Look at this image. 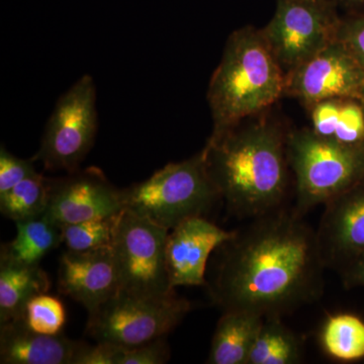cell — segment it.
I'll return each mask as SVG.
<instances>
[{
	"instance_id": "4fadbf2b",
	"label": "cell",
	"mask_w": 364,
	"mask_h": 364,
	"mask_svg": "<svg viewBox=\"0 0 364 364\" xmlns=\"http://www.w3.org/2000/svg\"><path fill=\"white\" fill-rule=\"evenodd\" d=\"M324 205L318 247L326 267L340 272L364 252V177Z\"/></svg>"
},
{
	"instance_id": "8fae6325",
	"label": "cell",
	"mask_w": 364,
	"mask_h": 364,
	"mask_svg": "<svg viewBox=\"0 0 364 364\" xmlns=\"http://www.w3.org/2000/svg\"><path fill=\"white\" fill-rule=\"evenodd\" d=\"M124 208L123 189H117L97 167L49 178L45 214L60 227L114 217Z\"/></svg>"
},
{
	"instance_id": "7a4b0ae2",
	"label": "cell",
	"mask_w": 364,
	"mask_h": 364,
	"mask_svg": "<svg viewBox=\"0 0 364 364\" xmlns=\"http://www.w3.org/2000/svg\"><path fill=\"white\" fill-rule=\"evenodd\" d=\"M248 119L208 139L203 152L228 210L252 220L284 207L289 188V133L267 117Z\"/></svg>"
},
{
	"instance_id": "cb8c5ba5",
	"label": "cell",
	"mask_w": 364,
	"mask_h": 364,
	"mask_svg": "<svg viewBox=\"0 0 364 364\" xmlns=\"http://www.w3.org/2000/svg\"><path fill=\"white\" fill-rule=\"evenodd\" d=\"M23 320L33 331L44 335L62 333L66 321L65 309L60 299L42 294L28 301Z\"/></svg>"
},
{
	"instance_id": "603a6c76",
	"label": "cell",
	"mask_w": 364,
	"mask_h": 364,
	"mask_svg": "<svg viewBox=\"0 0 364 364\" xmlns=\"http://www.w3.org/2000/svg\"><path fill=\"white\" fill-rule=\"evenodd\" d=\"M117 215L65 225L61 227L62 242L67 250L74 252L109 247L114 239Z\"/></svg>"
},
{
	"instance_id": "f1b7e54d",
	"label": "cell",
	"mask_w": 364,
	"mask_h": 364,
	"mask_svg": "<svg viewBox=\"0 0 364 364\" xmlns=\"http://www.w3.org/2000/svg\"><path fill=\"white\" fill-rule=\"evenodd\" d=\"M340 274L347 289L364 287V252L344 267Z\"/></svg>"
},
{
	"instance_id": "ba28073f",
	"label": "cell",
	"mask_w": 364,
	"mask_h": 364,
	"mask_svg": "<svg viewBox=\"0 0 364 364\" xmlns=\"http://www.w3.org/2000/svg\"><path fill=\"white\" fill-rule=\"evenodd\" d=\"M336 6L334 0H277L261 30L286 75L337 40Z\"/></svg>"
},
{
	"instance_id": "4dcf8cb0",
	"label": "cell",
	"mask_w": 364,
	"mask_h": 364,
	"mask_svg": "<svg viewBox=\"0 0 364 364\" xmlns=\"http://www.w3.org/2000/svg\"><path fill=\"white\" fill-rule=\"evenodd\" d=\"M361 102H363V107H364V90L363 93V97H361Z\"/></svg>"
},
{
	"instance_id": "7402d4cb",
	"label": "cell",
	"mask_w": 364,
	"mask_h": 364,
	"mask_svg": "<svg viewBox=\"0 0 364 364\" xmlns=\"http://www.w3.org/2000/svg\"><path fill=\"white\" fill-rule=\"evenodd\" d=\"M49 200V178L38 172L0 195V212L14 223L45 214Z\"/></svg>"
},
{
	"instance_id": "6da1fadb",
	"label": "cell",
	"mask_w": 364,
	"mask_h": 364,
	"mask_svg": "<svg viewBox=\"0 0 364 364\" xmlns=\"http://www.w3.org/2000/svg\"><path fill=\"white\" fill-rule=\"evenodd\" d=\"M219 248L210 289L224 312L282 317L322 296L326 265L317 233L294 208L252 219Z\"/></svg>"
},
{
	"instance_id": "d4e9b609",
	"label": "cell",
	"mask_w": 364,
	"mask_h": 364,
	"mask_svg": "<svg viewBox=\"0 0 364 364\" xmlns=\"http://www.w3.org/2000/svg\"><path fill=\"white\" fill-rule=\"evenodd\" d=\"M35 160L21 159L11 154L4 146L0 149V195H4L16 184L37 174Z\"/></svg>"
},
{
	"instance_id": "d6986e66",
	"label": "cell",
	"mask_w": 364,
	"mask_h": 364,
	"mask_svg": "<svg viewBox=\"0 0 364 364\" xmlns=\"http://www.w3.org/2000/svg\"><path fill=\"white\" fill-rule=\"evenodd\" d=\"M16 225V238L1 246L0 259L38 267L43 258L63 243L62 228L46 214Z\"/></svg>"
},
{
	"instance_id": "484cf974",
	"label": "cell",
	"mask_w": 364,
	"mask_h": 364,
	"mask_svg": "<svg viewBox=\"0 0 364 364\" xmlns=\"http://www.w3.org/2000/svg\"><path fill=\"white\" fill-rule=\"evenodd\" d=\"M170 351L164 337L136 345L124 347L119 364H163L168 363Z\"/></svg>"
},
{
	"instance_id": "30bf717a",
	"label": "cell",
	"mask_w": 364,
	"mask_h": 364,
	"mask_svg": "<svg viewBox=\"0 0 364 364\" xmlns=\"http://www.w3.org/2000/svg\"><path fill=\"white\" fill-rule=\"evenodd\" d=\"M364 69L340 41L286 75L284 97L304 107L334 97H363Z\"/></svg>"
},
{
	"instance_id": "52a82bcc",
	"label": "cell",
	"mask_w": 364,
	"mask_h": 364,
	"mask_svg": "<svg viewBox=\"0 0 364 364\" xmlns=\"http://www.w3.org/2000/svg\"><path fill=\"white\" fill-rule=\"evenodd\" d=\"M97 132V87L85 74L59 98L33 159L51 171H76L92 148Z\"/></svg>"
},
{
	"instance_id": "ffe728a7",
	"label": "cell",
	"mask_w": 364,
	"mask_h": 364,
	"mask_svg": "<svg viewBox=\"0 0 364 364\" xmlns=\"http://www.w3.org/2000/svg\"><path fill=\"white\" fill-rule=\"evenodd\" d=\"M301 339L282 323L279 316H268L262 324L247 364H296L303 360Z\"/></svg>"
},
{
	"instance_id": "e0dca14e",
	"label": "cell",
	"mask_w": 364,
	"mask_h": 364,
	"mask_svg": "<svg viewBox=\"0 0 364 364\" xmlns=\"http://www.w3.org/2000/svg\"><path fill=\"white\" fill-rule=\"evenodd\" d=\"M249 311H226L218 322L207 363L247 364L249 354L263 322Z\"/></svg>"
},
{
	"instance_id": "9c48e42d",
	"label": "cell",
	"mask_w": 364,
	"mask_h": 364,
	"mask_svg": "<svg viewBox=\"0 0 364 364\" xmlns=\"http://www.w3.org/2000/svg\"><path fill=\"white\" fill-rule=\"evenodd\" d=\"M169 230L124 208L117 218L112 248L121 287L129 293L166 296L174 293L166 268Z\"/></svg>"
},
{
	"instance_id": "5bb4252c",
	"label": "cell",
	"mask_w": 364,
	"mask_h": 364,
	"mask_svg": "<svg viewBox=\"0 0 364 364\" xmlns=\"http://www.w3.org/2000/svg\"><path fill=\"white\" fill-rule=\"evenodd\" d=\"M121 279L112 246L74 252L60 258L58 291L93 314L121 291Z\"/></svg>"
},
{
	"instance_id": "83f0119b",
	"label": "cell",
	"mask_w": 364,
	"mask_h": 364,
	"mask_svg": "<svg viewBox=\"0 0 364 364\" xmlns=\"http://www.w3.org/2000/svg\"><path fill=\"white\" fill-rule=\"evenodd\" d=\"M123 351L124 346L109 342H97L93 346L81 342L73 364H119Z\"/></svg>"
},
{
	"instance_id": "7c38bea8",
	"label": "cell",
	"mask_w": 364,
	"mask_h": 364,
	"mask_svg": "<svg viewBox=\"0 0 364 364\" xmlns=\"http://www.w3.org/2000/svg\"><path fill=\"white\" fill-rule=\"evenodd\" d=\"M236 234L203 217L189 218L170 230L165 257L171 289L208 286L205 270L210 254Z\"/></svg>"
},
{
	"instance_id": "4316f807",
	"label": "cell",
	"mask_w": 364,
	"mask_h": 364,
	"mask_svg": "<svg viewBox=\"0 0 364 364\" xmlns=\"http://www.w3.org/2000/svg\"><path fill=\"white\" fill-rule=\"evenodd\" d=\"M337 40L345 46L364 69V11L341 20Z\"/></svg>"
},
{
	"instance_id": "2e32d148",
	"label": "cell",
	"mask_w": 364,
	"mask_h": 364,
	"mask_svg": "<svg viewBox=\"0 0 364 364\" xmlns=\"http://www.w3.org/2000/svg\"><path fill=\"white\" fill-rule=\"evenodd\" d=\"M309 128L326 140L364 148V107L360 98L334 97L306 107Z\"/></svg>"
},
{
	"instance_id": "ac0fdd59",
	"label": "cell",
	"mask_w": 364,
	"mask_h": 364,
	"mask_svg": "<svg viewBox=\"0 0 364 364\" xmlns=\"http://www.w3.org/2000/svg\"><path fill=\"white\" fill-rule=\"evenodd\" d=\"M40 267L0 259V324L23 318L28 301L49 289Z\"/></svg>"
},
{
	"instance_id": "277c9868",
	"label": "cell",
	"mask_w": 364,
	"mask_h": 364,
	"mask_svg": "<svg viewBox=\"0 0 364 364\" xmlns=\"http://www.w3.org/2000/svg\"><path fill=\"white\" fill-rule=\"evenodd\" d=\"M123 198L124 208L170 231L189 218L203 217L221 196L202 150L123 189Z\"/></svg>"
},
{
	"instance_id": "3957f363",
	"label": "cell",
	"mask_w": 364,
	"mask_h": 364,
	"mask_svg": "<svg viewBox=\"0 0 364 364\" xmlns=\"http://www.w3.org/2000/svg\"><path fill=\"white\" fill-rule=\"evenodd\" d=\"M284 88L286 73L262 30L247 26L235 31L208 88L213 119L210 139L264 112L284 97Z\"/></svg>"
},
{
	"instance_id": "8992f818",
	"label": "cell",
	"mask_w": 364,
	"mask_h": 364,
	"mask_svg": "<svg viewBox=\"0 0 364 364\" xmlns=\"http://www.w3.org/2000/svg\"><path fill=\"white\" fill-rule=\"evenodd\" d=\"M174 293L147 296L121 291L88 315L86 333L97 342L132 347L166 336L191 311Z\"/></svg>"
},
{
	"instance_id": "f546056e",
	"label": "cell",
	"mask_w": 364,
	"mask_h": 364,
	"mask_svg": "<svg viewBox=\"0 0 364 364\" xmlns=\"http://www.w3.org/2000/svg\"><path fill=\"white\" fill-rule=\"evenodd\" d=\"M335 4L359 13L364 11V0H334Z\"/></svg>"
},
{
	"instance_id": "5b68a950",
	"label": "cell",
	"mask_w": 364,
	"mask_h": 364,
	"mask_svg": "<svg viewBox=\"0 0 364 364\" xmlns=\"http://www.w3.org/2000/svg\"><path fill=\"white\" fill-rule=\"evenodd\" d=\"M287 158L294 176V210L326 205L364 177V148L326 140L310 128L289 132Z\"/></svg>"
},
{
	"instance_id": "44dd1931",
	"label": "cell",
	"mask_w": 364,
	"mask_h": 364,
	"mask_svg": "<svg viewBox=\"0 0 364 364\" xmlns=\"http://www.w3.org/2000/svg\"><path fill=\"white\" fill-rule=\"evenodd\" d=\"M321 344L331 358L354 361L364 358V321L352 314L327 318L321 331Z\"/></svg>"
},
{
	"instance_id": "9a60e30c",
	"label": "cell",
	"mask_w": 364,
	"mask_h": 364,
	"mask_svg": "<svg viewBox=\"0 0 364 364\" xmlns=\"http://www.w3.org/2000/svg\"><path fill=\"white\" fill-rule=\"evenodd\" d=\"M80 341L33 331L23 318L0 324V363L73 364Z\"/></svg>"
}]
</instances>
